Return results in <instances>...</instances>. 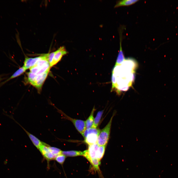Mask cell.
I'll return each instance as SVG.
<instances>
[{"label": "cell", "instance_id": "6da1fadb", "mask_svg": "<svg viewBox=\"0 0 178 178\" xmlns=\"http://www.w3.org/2000/svg\"><path fill=\"white\" fill-rule=\"evenodd\" d=\"M106 146H99L97 143L89 145L88 149L83 152V156L89 161L94 158L100 160L104 154Z\"/></svg>", "mask_w": 178, "mask_h": 178}, {"label": "cell", "instance_id": "7a4b0ae2", "mask_svg": "<svg viewBox=\"0 0 178 178\" xmlns=\"http://www.w3.org/2000/svg\"><path fill=\"white\" fill-rule=\"evenodd\" d=\"M115 113V112L113 113L108 123L101 130L97 142L98 145L100 146L107 145L109 138L112 120Z\"/></svg>", "mask_w": 178, "mask_h": 178}, {"label": "cell", "instance_id": "3957f363", "mask_svg": "<svg viewBox=\"0 0 178 178\" xmlns=\"http://www.w3.org/2000/svg\"><path fill=\"white\" fill-rule=\"evenodd\" d=\"M100 131L97 128L86 129L82 135L84 139L85 142L89 145L97 143Z\"/></svg>", "mask_w": 178, "mask_h": 178}, {"label": "cell", "instance_id": "277c9868", "mask_svg": "<svg viewBox=\"0 0 178 178\" xmlns=\"http://www.w3.org/2000/svg\"><path fill=\"white\" fill-rule=\"evenodd\" d=\"M49 54L30 68V72L37 75L49 72L51 67L48 60Z\"/></svg>", "mask_w": 178, "mask_h": 178}, {"label": "cell", "instance_id": "5b68a950", "mask_svg": "<svg viewBox=\"0 0 178 178\" xmlns=\"http://www.w3.org/2000/svg\"><path fill=\"white\" fill-rule=\"evenodd\" d=\"M65 117L67 119L73 123L77 130L82 135L86 129L85 121L73 119L67 116L63 112H61Z\"/></svg>", "mask_w": 178, "mask_h": 178}, {"label": "cell", "instance_id": "8992f818", "mask_svg": "<svg viewBox=\"0 0 178 178\" xmlns=\"http://www.w3.org/2000/svg\"><path fill=\"white\" fill-rule=\"evenodd\" d=\"M48 54H44L34 58H25L23 66L26 69L30 68L34 66L39 61L46 57Z\"/></svg>", "mask_w": 178, "mask_h": 178}, {"label": "cell", "instance_id": "52a82bcc", "mask_svg": "<svg viewBox=\"0 0 178 178\" xmlns=\"http://www.w3.org/2000/svg\"><path fill=\"white\" fill-rule=\"evenodd\" d=\"M55 52L52 61L50 64L51 67L58 63L61 60L62 57L67 53L66 49L64 46L60 47Z\"/></svg>", "mask_w": 178, "mask_h": 178}, {"label": "cell", "instance_id": "ba28073f", "mask_svg": "<svg viewBox=\"0 0 178 178\" xmlns=\"http://www.w3.org/2000/svg\"><path fill=\"white\" fill-rule=\"evenodd\" d=\"M48 146L44 143L40 146L39 149L44 157L47 160L49 161L55 159V158L49 150Z\"/></svg>", "mask_w": 178, "mask_h": 178}, {"label": "cell", "instance_id": "9c48e42d", "mask_svg": "<svg viewBox=\"0 0 178 178\" xmlns=\"http://www.w3.org/2000/svg\"><path fill=\"white\" fill-rule=\"evenodd\" d=\"M49 72H47L42 74L36 75L35 82L32 85L40 90L46 79Z\"/></svg>", "mask_w": 178, "mask_h": 178}, {"label": "cell", "instance_id": "30bf717a", "mask_svg": "<svg viewBox=\"0 0 178 178\" xmlns=\"http://www.w3.org/2000/svg\"><path fill=\"white\" fill-rule=\"evenodd\" d=\"M120 49L115 66H120L125 60L122 47V34L120 30Z\"/></svg>", "mask_w": 178, "mask_h": 178}, {"label": "cell", "instance_id": "8fae6325", "mask_svg": "<svg viewBox=\"0 0 178 178\" xmlns=\"http://www.w3.org/2000/svg\"><path fill=\"white\" fill-rule=\"evenodd\" d=\"M22 128L27 134L34 145L39 149L40 146L43 144L44 143L41 142L36 137L28 132L23 128Z\"/></svg>", "mask_w": 178, "mask_h": 178}, {"label": "cell", "instance_id": "7c38bea8", "mask_svg": "<svg viewBox=\"0 0 178 178\" xmlns=\"http://www.w3.org/2000/svg\"><path fill=\"white\" fill-rule=\"evenodd\" d=\"M138 0H122L118 1L114 6L115 7L122 6H128L135 3Z\"/></svg>", "mask_w": 178, "mask_h": 178}, {"label": "cell", "instance_id": "4fadbf2b", "mask_svg": "<svg viewBox=\"0 0 178 178\" xmlns=\"http://www.w3.org/2000/svg\"><path fill=\"white\" fill-rule=\"evenodd\" d=\"M95 111L94 107L90 115L85 121L86 129L90 128L92 126L94 121L93 115Z\"/></svg>", "mask_w": 178, "mask_h": 178}, {"label": "cell", "instance_id": "5bb4252c", "mask_svg": "<svg viewBox=\"0 0 178 178\" xmlns=\"http://www.w3.org/2000/svg\"><path fill=\"white\" fill-rule=\"evenodd\" d=\"M62 154L68 156H83V152L77 151H62Z\"/></svg>", "mask_w": 178, "mask_h": 178}, {"label": "cell", "instance_id": "9a60e30c", "mask_svg": "<svg viewBox=\"0 0 178 178\" xmlns=\"http://www.w3.org/2000/svg\"><path fill=\"white\" fill-rule=\"evenodd\" d=\"M26 70L23 66L16 71L9 78L4 82V83L20 75L24 72Z\"/></svg>", "mask_w": 178, "mask_h": 178}, {"label": "cell", "instance_id": "2e32d148", "mask_svg": "<svg viewBox=\"0 0 178 178\" xmlns=\"http://www.w3.org/2000/svg\"><path fill=\"white\" fill-rule=\"evenodd\" d=\"M104 110L99 111L94 119L93 125L91 128H96L99 125L101 118L103 113Z\"/></svg>", "mask_w": 178, "mask_h": 178}, {"label": "cell", "instance_id": "e0dca14e", "mask_svg": "<svg viewBox=\"0 0 178 178\" xmlns=\"http://www.w3.org/2000/svg\"><path fill=\"white\" fill-rule=\"evenodd\" d=\"M89 161L95 170L99 171V166L101 163L100 160L95 158H91L89 160Z\"/></svg>", "mask_w": 178, "mask_h": 178}, {"label": "cell", "instance_id": "ac0fdd59", "mask_svg": "<svg viewBox=\"0 0 178 178\" xmlns=\"http://www.w3.org/2000/svg\"><path fill=\"white\" fill-rule=\"evenodd\" d=\"M48 147L50 152L54 156L55 158L57 156L62 154V151L59 149L49 146H48Z\"/></svg>", "mask_w": 178, "mask_h": 178}, {"label": "cell", "instance_id": "d6986e66", "mask_svg": "<svg viewBox=\"0 0 178 178\" xmlns=\"http://www.w3.org/2000/svg\"><path fill=\"white\" fill-rule=\"evenodd\" d=\"M66 158V156L62 154L57 156L55 159L60 164H63Z\"/></svg>", "mask_w": 178, "mask_h": 178}, {"label": "cell", "instance_id": "ffe728a7", "mask_svg": "<svg viewBox=\"0 0 178 178\" xmlns=\"http://www.w3.org/2000/svg\"><path fill=\"white\" fill-rule=\"evenodd\" d=\"M55 53V51L49 53L48 57V60L50 65L52 63Z\"/></svg>", "mask_w": 178, "mask_h": 178}, {"label": "cell", "instance_id": "44dd1931", "mask_svg": "<svg viewBox=\"0 0 178 178\" xmlns=\"http://www.w3.org/2000/svg\"><path fill=\"white\" fill-rule=\"evenodd\" d=\"M2 78L0 77V81H1L2 80Z\"/></svg>", "mask_w": 178, "mask_h": 178}]
</instances>
